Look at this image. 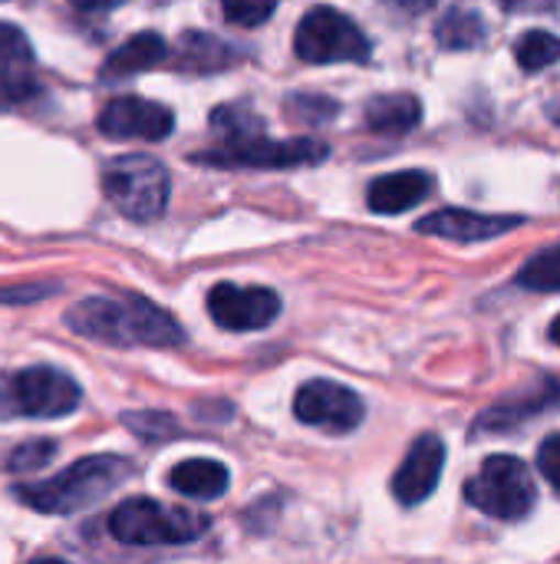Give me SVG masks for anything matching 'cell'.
Wrapping results in <instances>:
<instances>
[{
  "label": "cell",
  "mask_w": 560,
  "mask_h": 564,
  "mask_svg": "<svg viewBox=\"0 0 560 564\" xmlns=\"http://www.w3.org/2000/svg\"><path fill=\"white\" fill-rule=\"evenodd\" d=\"M66 327L112 347H178L182 324L142 294H96L66 311Z\"/></svg>",
  "instance_id": "obj_1"
},
{
  "label": "cell",
  "mask_w": 560,
  "mask_h": 564,
  "mask_svg": "<svg viewBox=\"0 0 560 564\" xmlns=\"http://www.w3.org/2000/svg\"><path fill=\"white\" fill-rule=\"evenodd\" d=\"M129 476H132V463L122 456H86L46 482L20 486L17 499L43 516H73L102 502Z\"/></svg>",
  "instance_id": "obj_2"
},
{
  "label": "cell",
  "mask_w": 560,
  "mask_h": 564,
  "mask_svg": "<svg viewBox=\"0 0 560 564\" xmlns=\"http://www.w3.org/2000/svg\"><path fill=\"white\" fill-rule=\"evenodd\" d=\"M79 387L53 367L0 373V420H56L79 406Z\"/></svg>",
  "instance_id": "obj_3"
},
{
  "label": "cell",
  "mask_w": 560,
  "mask_h": 564,
  "mask_svg": "<svg viewBox=\"0 0 560 564\" xmlns=\"http://www.w3.org/2000/svg\"><path fill=\"white\" fill-rule=\"evenodd\" d=\"M102 192L116 205V212H122L125 218L155 221L168 205L172 178L158 159L142 155V152H129V155H119L106 165Z\"/></svg>",
  "instance_id": "obj_4"
},
{
  "label": "cell",
  "mask_w": 560,
  "mask_h": 564,
  "mask_svg": "<svg viewBox=\"0 0 560 564\" xmlns=\"http://www.w3.org/2000/svg\"><path fill=\"white\" fill-rule=\"evenodd\" d=\"M208 529L211 522L205 516L155 499H129L109 516V535L122 545H188Z\"/></svg>",
  "instance_id": "obj_5"
},
{
  "label": "cell",
  "mask_w": 560,
  "mask_h": 564,
  "mask_svg": "<svg viewBox=\"0 0 560 564\" xmlns=\"http://www.w3.org/2000/svg\"><path fill=\"white\" fill-rule=\"evenodd\" d=\"M465 499L492 519L518 522L535 509L538 489H535L531 469L521 459L492 456V459H485L479 476L465 486Z\"/></svg>",
  "instance_id": "obj_6"
},
{
  "label": "cell",
  "mask_w": 560,
  "mask_h": 564,
  "mask_svg": "<svg viewBox=\"0 0 560 564\" xmlns=\"http://www.w3.org/2000/svg\"><path fill=\"white\" fill-rule=\"evenodd\" d=\"M294 50L304 63H366L373 46L366 40V33L340 10L333 7H314L300 26H297V40Z\"/></svg>",
  "instance_id": "obj_7"
},
{
  "label": "cell",
  "mask_w": 560,
  "mask_h": 564,
  "mask_svg": "<svg viewBox=\"0 0 560 564\" xmlns=\"http://www.w3.org/2000/svg\"><path fill=\"white\" fill-rule=\"evenodd\" d=\"M330 155L327 142L317 139H271L267 132L238 139V142H221L211 152L195 155L198 162L218 165V169H294V165H317Z\"/></svg>",
  "instance_id": "obj_8"
},
{
  "label": "cell",
  "mask_w": 560,
  "mask_h": 564,
  "mask_svg": "<svg viewBox=\"0 0 560 564\" xmlns=\"http://www.w3.org/2000/svg\"><path fill=\"white\" fill-rule=\"evenodd\" d=\"M294 413L300 423L340 436V433H353L363 423L366 406L350 387H340L333 380H310L297 390Z\"/></svg>",
  "instance_id": "obj_9"
},
{
  "label": "cell",
  "mask_w": 560,
  "mask_h": 564,
  "mask_svg": "<svg viewBox=\"0 0 560 564\" xmlns=\"http://www.w3.org/2000/svg\"><path fill=\"white\" fill-rule=\"evenodd\" d=\"M208 314L224 330H261L281 314V297L271 288L218 284L208 294Z\"/></svg>",
  "instance_id": "obj_10"
},
{
  "label": "cell",
  "mask_w": 560,
  "mask_h": 564,
  "mask_svg": "<svg viewBox=\"0 0 560 564\" xmlns=\"http://www.w3.org/2000/svg\"><path fill=\"white\" fill-rule=\"evenodd\" d=\"M99 132L109 139H145V142H162L175 119L172 109L152 99H139V96H119L112 102L102 106L99 112Z\"/></svg>",
  "instance_id": "obj_11"
},
{
  "label": "cell",
  "mask_w": 560,
  "mask_h": 564,
  "mask_svg": "<svg viewBox=\"0 0 560 564\" xmlns=\"http://www.w3.org/2000/svg\"><path fill=\"white\" fill-rule=\"evenodd\" d=\"M442 469H446V443L439 436H432V433L419 436L413 443V449L406 453L403 466L393 476V496L403 506L426 502L436 492V486L442 479Z\"/></svg>",
  "instance_id": "obj_12"
},
{
  "label": "cell",
  "mask_w": 560,
  "mask_h": 564,
  "mask_svg": "<svg viewBox=\"0 0 560 564\" xmlns=\"http://www.w3.org/2000/svg\"><path fill=\"white\" fill-rule=\"evenodd\" d=\"M521 225L518 215H479L469 208H442L426 215L416 228L422 235H436L446 241H459V245H479V241H492L502 238L508 231H515Z\"/></svg>",
  "instance_id": "obj_13"
},
{
  "label": "cell",
  "mask_w": 560,
  "mask_h": 564,
  "mask_svg": "<svg viewBox=\"0 0 560 564\" xmlns=\"http://www.w3.org/2000/svg\"><path fill=\"white\" fill-rule=\"evenodd\" d=\"M33 93V46L20 26L0 23V96L26 99Z\"/></svg>",
  "instance_id": "obj_14"
},
{
  "label": "cell",
  "mask_w": 560,
  "mask_h": 564,
  "mask_svg": "<svg viewBox=\"0 0 560 564\" xmlns=\"http://www.w3.org/2000/svg\"><path fill=\"white\" fill-rule=\"evenodd\" d=\"M432 192V175L426 172H393V175H383L370 185V208L380 212V215H399V212H409L413 205L426 202Z\"/></svg>",
  "instance_id": "obj_15"
},
{
  "label": "cell",
  "mask_w": 560,
  "mask_h": 564,
  "mask_svg": "<svg viewBox=\"0 0 560 564\" xmlns=\"http://www.w3.org/2000/svg\"><path fill=\"white\" fill-rule=\"evenodd\" d=\"M228 482H231L228 466H221L215 459H185L168 473V486L178 496H188V499H198V502L224 496Z\"/></svg>",
  "instance_id": "obj_16"
},
{
  "label": "cell",
  "mask_w": 560,
  "mask_h": 564,
  "mask_svg": "<svg viewBox=\"0 0 560 564\" xmlns=\"http://www.w3.org/2000/svg\"><path fill=\"white\" fill-rule=\"evenodd\" d=\"M165 56H168L165 40H162L158 33L145 30V33L129 36L116 53H109V59H106V66H102V76H109V79L135 76V73H145V69L158 66Z\"/></svg>",
  "instance_id": "obj_17"
},
{
  "label": "cell",
  "mask_w": 560,
  "mask_h": 564,
  "mask_svg": "<svg viewBox=\"0 0 560 564\" xmlns=\"http://www.w3.org/2000/svg\"><path fill=\"white\" fill-rule=\"evenodd\" d=\"M422 119V102L409 93H393V96H376L366 106V126L383 135H403L416 129Z\"/></svg>",
  "instance_id": "obj_18"
},
{
  "label": "cell",
  "mask_w": 560,
  "mask_h": 564,
  "mask_svg": "<svg viewBox=\"0 0 560 564\" xmlns=\"http://www.w3.org/2000/svg\"><path fill=\"white\" fill-rule=\"evenodd\" d=\"M234 59H238V53H234L224 40H218V36H211V33H185V36L178 40V63H182L185 69L211 73V69L231 66Z\"/></svg>",
  "instance_id": "obj_19"
},
{
  "label": "cell",
  "mask_w": 560,
  "mask_h": 564,
  "mask_svg": "<svg viewBox=\"0 0 560 564\" xmlns=\"http://www.w3.org/2000/svg\"><path fill=\"white\" fill-rule=\"evenodd\" d=\"M485 40V20L469 7H452L436 23V43L442 50H472Z\"/></svg>",
  "instance_id": "obj_20"
},
{
  "label": "cell",
  "mask_w": 560,
  "mask_h": 564,
  "mask_svg": "<svg viewBox=\"0 0 560 564\" xmlns=\"http://www.w3.org/2000/svg\"><path fill=\"white\" fill-rule=\"evenodd\" d=\"M558 397V387L548 380L535 397H525L518 406H508V403H498V406H492L482 420H479V430H492V433H502V430H508V426H515L518 420H525V416H531V413H541V410H548L551 406V400Z\"/></svg>",
  "instance_id": "obj_21"
},
{
  "label": "cell",
  "mask_w": 560,
  "mask_h": 564,
  "mask_svg": "<svg viewBox=\"0 0 560 564\" xmlns=\"http://www.w3.org/2000/svg\"><path fill=\"white\" fill-rule=\"evenodd\" d=\"M518 284L538 294H558L560 291V245L545 248L538 254H531L525 261V268L518 271Z\"/></svg>",
  "instance_id": "obj_22"
},
{
  "label": "cell",
  "mask_w": 560,
  "mask_h": 564,
  "mask_svg": "<svg viewBox=\"0 0 560 564\" xmlns=\"http://www.w3.org/2000/svg\"><path fill=\"white\" fill-rule=\"evenodd\" d=\"M211 129L221 135V142H238V139L264 132V119L251 106L231 102V106H221L211 112Z\"/></svg>",
  "instance_id": "obj_23"
},
{
  "label": "cell",
  "mask_w": 560,
  "mask_h": 564,
  "mask_svg": "<svg viewBox=\"0 0 560 564\" xmlns=\"http://www.w3.org/2000/svg\"><path fill=\"white\" fill-rule=\"evenodd\" d=\"M515 59L521 63V69L538 73L548 69L560 59V40L548 30H528L518 43H515Z\"/></svg>",
  "instance_id": "obj_24"
},
{
  "label": "cell",
  "mask_w": 560,
  "mask_h": 564,
  "mask_svg": "<svg viewBox=\"0 0 560 564\" xmlns=\"http://www.w3.org/2000/svg\"><path fill=\"white\" fill-rule=\"evenodd\" d=\"M281 0H221L224 17L238 26H261L274 17Z\"/></svg>",
  "instance_id": "obj_25"
},
{
  "label": "cell",
  "mask_w": 560,
  "mask_h": 564,
  "mask_svg": "<svg viewBox=\"0 0 560 564\" xmlns=\"http://www.w3.org/2000/svg\"><path fill=\"white\" fill-rule=\"evenodd\" d=\"M290 119H300V122H330L337 116V102L327 99V96H314V93H304V96H294L284 102Z\"/></svg>",
  "instance_id": "obj_26"
},
{
  "label": "cell",
  "mask_w": 560,
  "mask_h": 564,
  "mask_svg": "<svg viewBox=\"0 0 560 564\" xmlns=\"http://www.w3.org/2000/svg\"><path fill=\"white\" fill-rule=\"evenodd\" d=\"M53 453H56V443H50V440H33V443H23V446H17V449L10 453V459H7V469H10V473L40 469V466H46V463L53 459Z\"/></svg>",
  "instance_id": "obj_27"
},
{
  "label": "cell",
  "mask_w": 560,
  "mask_h": 564,
  "mask_svg": "<svg viewBox=\"0 0 560 564\" xmlns=\"http://www.w3.org/2000/svg\"><path fill=\"white\" fill-rule=\"evenodd\" d=\"M538 469L548 479V486L560 496V433L548 436L538 449Z\"/></svg>",
  "instance_id": "obj_28"
},
{
  "label": "cell",
  "mask_w": 560,
  "mask_h": 564,
  "mask_svg": "<svg viewBox=\"0 0 560 564\" xmlns=\"http://www.w3.org/2000/svg\"><path fill=\"white\" fill-rule=\"evenodd\" d=\"M498 7L505 13H545V10H554L558 0H498Z\"/></svg>",
  "instance_id": "obj_29"
},
{
  "label": "cell",
  "mask_w": 560,
  "mask_h": 564,
  "mask_svg": "<svg viewBox=\"0 0 560 564\" xmlns=\"http://www.w3.org/2000/svg\"><path fill=\"white\" fill-rule=\"evenodd\" d=\"M386 7H393L396 13H406V17H419L426 10H432L439 0H383Z\"/></svg>",
  "instance_id": "obj_30"
},
{
  "label": "cell",
  "mask_w": 560,
  "mask_h": 564,
  "mask_svg": "<svg viewBox=\"0 0 560 564\" xmlns=\"http://www.w3.org/2000/svg\"><path fill=\"white\" fill-rule=\"evenodd\" d=\"M69 3L79 7V10H112V7H119L125 0H69Z\"/></svg>",
  "instance_id": "obj_31"
},
{
  "label": "cell",
  "mask_w": 560,
  "mask_h": 564,
  "mask_svg": "<svg viewBox=\"0 0 560 564\" xmlns=\"http://www.w3.org/2000/svg\"><path fill=\"white\" fill-rule=\"evenodd\" d=\"M551 340H554V344L560 347V317L554 321V324H551Z\"/></svg>",
  "instance_id": "obj_32"
}]
</instances>
